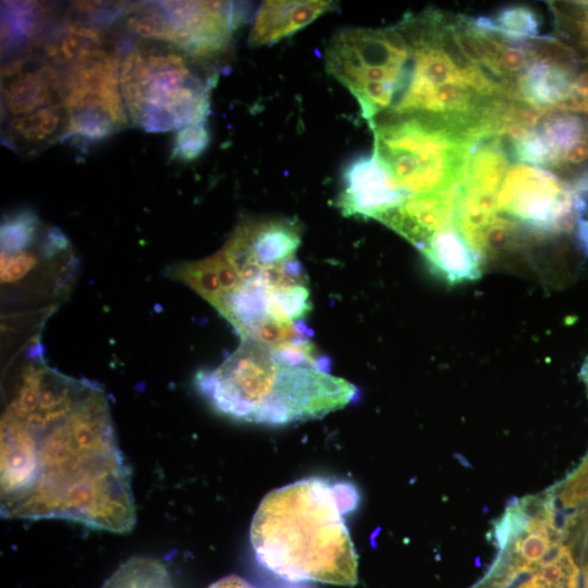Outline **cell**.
Here are the masks:
<instances>
[{"label":"cell","mask_w":588,"mask_h":588,"mask_svg":"<svg viewBox=\"0 0 588 588\" xmlns=\"http://www.w3.org/2000/svg\"><path fill=\"white\" fill-rule=\"evenodd\" d=\"M5 379L0 426L3 518H58L126 534L136 513L131 473L103 389L39 355Z\"/></svg>","instance_id":"6da1fadb"},{"label":"cell","mask_w":588,"mask_h":588,"mask_svg":"<svg viewBox=\"0 0 588 588\" xmlns=\"http://www.w3.org/2000/svg\"><path fill=\"white\" fill-rule=\"evenodd\" d=\"M346 481L311 477L267 493L250 524L258 563L290 583L357 584V553L345 515L358 504Z\"/></svg>","instance_id":"7a4b0ae2"},{"label":"cell","mask_w":588,"mask_h":588,"mask_svg":"<svg viewBox=\"0 0 588 588\" xmlns=\"http://www.w3.org/2000/svg\"><path fill=\"white\" fill-rule=\"evenodd\" d=\"M195 385L220 413L265 425L320 418L358 395L330 373L329 358L311 341L290 347L241 341L218 367L199 371Z\"/></svg>","instance_id":"3957f363"},{"label":"cell","mask_w":588,"mask_h":588,"mask_svg":"<svg viewBox=\"0 0 588 588\" xmlns=\"http://www.w3.org/2000/svg\"><path fill=\"white\" fill-rule=\"evenodd\" d=\"M122 50L120 87L133 125L160 133L206 124L217 74L169 44L138 39Z\"/></svg>","instance_id":"277c9868"},{"label":"cell","mask_w":588,"mask_h":588,"mask_svg":"<svg viewBox=\"0 0 588 588\" xmlns=\"http://www.w3.org/2000/svg\"><path fill=\"white\" fill-rule=\"evenodd\" d=\"M373 154L408 196L446 191L464 174L475 140L425 115L381 114L370 124Z\"/></svg>","instance_id":"5b68a950"},{"label":"cell","mask_w":588,"mask_h":588,"mask_svg":"<svg viewBox=\"0 0 588 588\" xmlns=\"http://www.w3.org/2000/svg\"><path fill=\"white\" fill-rule=\"evenodd\" d=\"M249 4L230 1H144L128 4L126 32L138 39L169 44L213 73L232 56L234 32Z\"/></svg>","instance_id":"8992f818"},{"label":"cell","mask_w":588,"mask_h":588,"mask_svg":"<svg viewBox=\"0 0 588 588\" xmlns=\"http://www.w3.org/2000/svg\"><path fill=\"white\" fill-rule=\"evenodd\" d=\"M411 50L396 27H346L330 40L328 73L355 97L370 124L390 110Z\"/></svg>","instance_id":"52a82bcc"},{"label":"cell","mask_w":588,"mask_h":588,"mask_svg":"<svg viewBox=\"0 0 588 588\" xmlns=\"http://www.w3.org/2000/svg\"><path fill=\"white\" fill-rule=\"evenodd\" d=\"M61 70L62 103L69 114L64 140L96 144L128 125L120 87V51L97 48Z\"/></svg>","instance_id":"ba28073f"},{"label":"cell","mask_w":588,"mask_h":588,"mask_svg":"<svg viewBox=\"0 0 588 588\" xmlns=\"http://www.w3.org/2000/svg\"><path fill=\"white\" fill-rule=\"evenodd\" d=\"M212 306L244 340L268 323L305 321L311 309L308 279L297 258L258 267L236 277Z\"/></svg>","instance_id":"9c48e42d"},{"label":"cell","mask_w":588,"mask_h":588,"mask_svg":"<svg viewBox=\"0 0 588 588\" xmlns=\"http://www.w3.org/2000/svg\"><path fill=\"white\" fill-rule=\"evenodd\" d=\"M585 206L569 184L551 171L527 164L510 167L497 199L499 216L536 237L568 233Z\"/></svg>","instance_id":"30bf717a"},{"label":"cell","mask_w":588,"mask_h":588,"mask_svg":"<svg viewBox=\"0 0 588 588\" xmlns=\"http://www.w3.org/2000/svg\"><path fill=\"white\" fill-rule=\"evenodd\" d=\"M1 77L5 120L62 102V70L41 53L29 51L7 60Z\"/></svg>","instance_id":"8fae6325"},{"label":"cell","mask_w":588,"mask_h":588,"mask_svg":"<svg viewBox=\"0 0 588 588\" xmlns=\"http://www.w3.org/2000/svg\"><path fill=\"white\" fill-rule=\"evenodd\" d=\"M299 224L286 218L250 219L240 223L220 249L232 264L270 266L295 258Z\"/></svg>","instance_id":"7c38bea8"},{"label":"cell","mask_w":588,"mask_h":588,"mask_svg":"<svg viewBox=\"0 0 588 588\" xmlns=\"http://www.w3.org/2000/svg\"><path fill=\"white\" fill-rule=\"evenodd\" d=\"M408 195L397 188L373 152L348 162L336 205L344 216L376 219Z\"/></svg>","instance_id":"4fadbf2b"},{"label":"cell","mask_w":588,"mask_h":588,"mask_svg":"<svg viewBox=\"0 0 588 588\" xmlns=\"http://www.w3.org/2000/svg\"><path fill=\"white\" fill-rule=\"evenodd\" d=\"M458 184L446 191L409 195L377 220L421 250L436 233L454 224Z\"/></svg>","instance_id":"5bb4252c"},{"label":"cell","mask_w":588,"mask_h":588,"mask_svg":"<svg viewBox=\"0 0 588 588\" xmlns=\"http://www.w3.org/2000/svg\"><path fill=\"white\" fill-rule=\"evenodd\" d=\"M334 9L331 1H266L254 17L248 45H273Z\"/></svg>","instance_id":"9a60e30c"},{"label":"cell","mask_w":588,"mask_h":588,"mask_svg":"<svg viewBox=\"0 0 588 588\" xmlns=\"http://www.w3.org/2000/svg\"><path fill=\"white\" fill-rule=\"evenodd\" d=\"M69 114L62 102L27 115L5 120L2 143L22 157H33L58 140H63Z\"/></svg>","instance_id":"2e32d148"},{"label":"cell","mask_w":588,"mask_h":588,"mask_svg":"<svg viewBox=\"0 0 588 588\" xmlns=\"http://www.w3.org/2000/svg\"><path fill=\"white\" fill-rule=\"evenodd\" d=\"M56 22L50 5L36 1L1 2V50L7 60L37 49Z\"/></svg>","instance_id":"e0dca14e"},{"label":"cell","mask_w":588,"mask_h":588,"mask_svg":"<svg viewBox=\"0 0 588 588\" xmlns=\"http://www.w3.org/2000/svg\"><path fill=\"white\" fill-rule=\"evenodd\" d=\"M420 252L431 270L450 284L471 281L480 275L482 258L455 224L436 233Z\"/></svg>","instance_id":"ac0fdd59"},{"label":"cell","mask_w":588,"mask_h":588,"mask_svg":"<svg viewBox=\"0 0 588 588\" xmlns=\"http://www.w3.org/2000/svg\"><path fill=\"white\" fill-rule=\"evenodd\" d=\"M574 73L552 62L534 60L516 79V97L540 109H556L571 95Z\"/></svg>","instance_id":"d6986e66"},{"label":"cell","mask_w":588,"mask_h":588,"mask_svg":"<svg viewBox=\"0 0 588 588\" xmlns=\"http://www.w3.org/2000/svg\"><path fill=\"white\" fill-rule=\"evenodd\" d=\"M478 29L503 37L511 41H524L541 37V17L530 7L512 4L503 7L493 15L469 17Z\"/></svg>","instance_id":"ffe728a7"},{"label":"cell","mask_w":588,"mask_h":588,"mask_svg":"<svg viewBox=\"0 0 588 588\" xmlns=\"http://www.w3.org/2000/svg\"><path fill=\"white\" fill-rule=\"evenodd\" d=\"M535 128L552 156V168L562 167L564 155L588 137V124L568 111L549 110Z\"/></svg>","instance_id":"44dd1931"},{"label":"cell","mask_w":588,"mask_h":588,"mask_svg":"<svg viewBox=\"0 0 588 588\" xmlns=\"http://www.w3.org/2000/svg\"><path fill=\"white\" fill-rule=\"evenodd\" d=\"M101 588H172L166 566L148 556H133L124 562Z\"/></svg>","instance_id":"7402d4cb"},{"label":"cell","mask_w":588,"mask_h":588,"mask_svg":"<svg viewBox=\"0 0 588 588\" xmlns=\"http://www.w3.org/2000/svg\"><path fill=\"white\" fill-rule=\"evenodd\" d=\"M210 137V131L206 124L191 125L179 130L173 138L171 160L194 161L205 152Z\"/></svg>","instance_id":"603a6c76"},{"label":"cell","mask_w":588,"mask_h":588,"mask_svg":"<svg viewBox=\"0 0 588 588\" xmlns=\"http://www.w3.org/2000/svg\"><path fill=\"white\" fill-rule=\"evenodd\" d=\"M208 588H257L237 575H229L211 584Z\"/></svg>","instance_id":"cb8c5ba5"},{"label":"cell","mask_w":588,"mask_h":588,"mask_svg":"<svg viewBox=\"0 0 588 588\" xmlns=\"http://www.w3.org/2000/svg\"><path fill=\"white\" fill-rule=\"evenodd\" d=\"M576 238L580 248L588 255V219L583 217L577 219Z\"/></svg>","instance_id":"d4e9b609"},{"label":"cell","mask_w":588,"mask_h":588,"mask_svg":"<svg viewBox=\"0 0 588 588\" xmlns=\"http://www.w3.org/2000/svg\"><path fill=\"white\" fill-rule=\"evenodd\" d=\"M574 193L581 199L588 196V168L569 184Z\"/></svg>","instance_id":"484cf974"},{"label":"cell","mask_w":588,"mask_h":588,"mask_svg":"<svg viewBox=\"0 0 588 588\" xmlns=\"http://www.w3.org/2000/svg\"><path fill=\"white\" fill-rule=\"evenodd\" d=\"M580 376L586 387L587 395H588V355L586 356L584 364L581 366Z\"/></svg>","instance_id":"4316f807"}]
</instances>
